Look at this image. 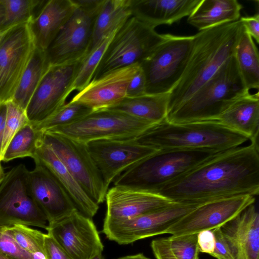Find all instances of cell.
I'll use <instances>...</instances> for the list:
<instances>
[{
	"label": "cell",
	"instance_id": "1",
	"mask_svg": "<svg viewBox=\"0 0 259 259\" xmlns=\"http://www.w3.org/2000/svg\"><path fill=\"white\" fill-rule=\"evenodd\" d=\"M258 193V144L252 142L217 153L155 192L175 202L198 203Z\"/></svg>",
	"mask_w": 259,
	"mask_h": 259
},
{
	"label": "cell",
	"instance_id": "2",
	"mask_svg": "<svg viewBox=\"0 0 259 259\" xmlns=\"http://www.w3.org/2000/svg\"><path fill=\"white\" fill-rule=\"evenodd\" d=\"M244 26L240 20L193 36L191 51L180 79L169 93L167 113L188 100L234 55Z\"/></svg>",
	"mask_w": 259,
	"mask_h": 259
},
{
	"label": "cell",
	"instance_id": "3",
	"mask_svg": "<svg viewBox=\"0 0 259 259\" xmlns=\"http://www.w3.org/2000/svg\"><path fill=\"white\" fill-rule=\"evenodd\" d=\"M136 139L157 150L212 149L223 151L241 146L248 139L214 121L183 123L165 119L154 125Z\"/></svg>",
	"mask_w": 259,
	"mask_h": 259
},
{
	"label": "cell",
	"instance_id": "4",
	"mask_svg": "<svg viewBox=\"0 0 259 259\" xmlns=\"http://www.w3.org/2000/svg\"><path fill=\"white\" fill-rule=\"evenodd\" d=\"M248 92L233 55L191 97L167 113L165 120L172 123L213 120Z\"/></svg>",
	"mask_w": 259,
	"mask_h": 259
},
{
	"label": "cell",
	"instance_id": "5",
	"mask_svg": "<svg viewBox=\"0 0 259 259\" xmlns=\"http://www.w3.org/2000/svg\"><path fill=\"white\" fill-rule=\"evenodd\" d=\"M220 152L212 149L159 150L116 177L114 186L155 193Z\"/></svg>",
	"mask_w": 259,
	"mask_h": 259
},
{
	"label": "cell",
	"instance_id": "6",
	"mask_svg": "<svg viewBox=\"0 0 259 259\" xmlns=\"http://www.w3.org/2000/svg\"><path fill=\"white\" fill-rule=\"evenodd\" d=\"M165 36L136 17L131 16L115 31L92 80L117 69L140 65Z\"/></svg>",
	"mask_w": 259,
	"mask_h": 259
},
{
	"label": "cell",
	"instance_id": "7",
	"mask_svg": "<svg viewBox=\"0 0 259 259\" xmlns=\"http://www.w3.org/2000/svg\"><path fill=\"white\" fill-rule=\"evenodd\" d=\"M193 36L166 34L164 39L141 64L146 94L169 93L180 79L191 51Z\"/></svg>",
	"mask_w": 259,
	"mask_h": 259
},
{
	"label": "cell",
	"instance_id": "8",
	"mask_svg": "<svg viewBox=\"0 0 259 259\" xmlns=\"http://www.w3.org/2000/svg\"><path fill=\"white\" fill-rule=\"evenodd\" d=\"M154 125L122 112L102 109L93 111L71 124L45 132L59 133L86 144L98 140L137 138Z\"/></svg>",
	"mask_w": 259,
	"mask_h": 259
},
{
	"label": "cell",
	"instance_id": "9",
	"mask_svg": "<svg viewBox=\"0 0 259 259\" xmlns=\"http://www.w3.org/2000/svg\"><path fill=\"white\" fill-rule=\"evenodd\" d=\"M28 172L21 163L6 173L0 185V227L21 224L47 230V218L30 192Z\"/></svg>",
	"mask_w": 259,
	"mask_h": 259
},
{
	"label": "cell",
	"instance_id": "10",
	"mask_svg": "<svg viewBox=\"0 0 259 259\" xmlns=\"http://www.w3.org/2000/svg\"><path fill=\"white\" fill-rule=\"evenodd\" d=\"M42 141L94 202L99 205L105 201L108 190L86 144L50 132H42Z\"/></svg>",
	"mask_w": 259,
	"mask_h": 259
},
{
	"label": "cell",
	"instance_id": "11",
	"mask_svg": "<svg viewBox=\"0 0 259 259\" xmlns=\"http://www.w3.org/2000/svg\"><path fill=\"white\" fill-rule=\"evenodd\" d=\"M202 203L173 202L155 211L126 220L104 222L102 232L120 245L165 234L185 215Z\"/></svg>",
	"mask_w": 259,
	"mask_h": 259
},
{
	"label": "cell",
	"instance_id": "12",
	"mask_svg": "<svg viewBox=\"0 0 259 259\" xmlns=\"http://www.w3.org/2000/svg\"><path fill=\"white\" fill-rule=\"evenodd\" d=\"M82 60L49 66L25 110L30 123L43 121L66 104Z\"/></svg>",
	"mask_w": 259,
	"mask_h": 259
},
{
	"label": "cell",
	"instance_id": "13",
	"mask_svg": "<svg viewBox=\"0 0 259 259\" xmlns=\"http://www.w3.org/2000/svg\"><path fill=\"white\" fill-rule=\"evenodd\" d=\"M35 48L28 24L5 32L0 43V103L11 101Z\"/></svg>",
	"mask_w": 259,
	"mask_h": 259
},
{
	"label": "cell",
	"instance_id": "14",
	"mask_svg": "<svg viewBox=\"0 0 259 259\" xmlns=\"http://www.w3.org/2000/svg\"><path fill=\"white\" fill-rule=\"evenodd\" d=\"M86 145L107 190L116 177L159 150L140 143L136 138L98 140Z\"/></svg>",
	"mask_w": 259,
	"mask_h": 259
},
{
	"label": "cell",
	"instance_id": "15",
	"mask_svg": "<svg viewBox=\"0 0 259 259\" xmlns=\"http://www.w3.org/2000/svg\"><path fill=\"white\" fill-rule=\"evenodd\" d=\"M97 16L76 8L70 19L45 51L50 66L82 60L90 53Z\"/></svg>",
	"mask_w": 259,
	"mask_h": 259
},
{
	"label": "cell",
	"instance_id": "16",
	"mask_svg": "<svg viewBox=\"0 0 259 259\" xmlns=\"http://www.w3.org/2000/svg\"><path fill=\"white\" fill-rule=\"evenodd\" d=\"M255 199L253 196L244 195L206 202L183 217L165 234L179 236L221 228L254 204Z\"/></svg>",
	"mask_w": 259,
	"mask_h": 259
},
{
	"label": "cell",
	"instance_id": "17",
	"mask_svg": "<svg viewBox=\"0 0 259 259\" xmlns=\"http://www.w3.org/2000/svg\"><path fill=\"white\" fill-rule=\"evenodd\" d=\"M46 230L72 259H91L103 251L92 219L77 210L48 224Z\"/></svg>",
	"mask_w": 259,
	"mask_h": 259
},
{
	"label": "cell",
	"instance_id": "18",
	"mask_svg": "<svg viewBox=\"0 0 259 259\" xmlns=\"http://www.w3.org/2000/svg\"><path fill=\"white\" fill-rule=\"evenodd\" d=\"M34 168L28 172L29 188L33 199L47 218L48 224L77 210L52 173L39 161L34 160Z\"/></svg>",
	"mask_w": 259,
	"mask_h": 259
},
{
	"label": "cell",
	"instance_id": "19",
	"mask_svg": "<svg viewBox=\"0 0 259 259\" xmlns=\"http://www.w3.org/2000/svg\"><path fill=\"white\" fill-rule=\"evenodd\" d=\"M140 68L136 64L108 72L92 80L69 101L84 105L94 111L106 109L126 96L128 84Z\"/></svg>",
	"mask_w": 259,
	"mask_h": 259
},
{
	"label": "cell",
	"instance_id": "20",
	"mask_svg": "<svg viewBox=\"0 0 259 259\" xmlns=\"http://www.w3.org/2000/svg\"><path fill=\"white\" fill-rule=\"evenodd\" d=\"M105 201L104 222L129 220L175 202L155 193L122 186H113L108 189Z\"/></svg>",
	"mask_w": 259,
	"mask_h": 259
},
{
	"label": "cell",
	"instance_id": "21",
	"mask_svg": "<svg viewBox=\"0 0 259 259\" xmlns=\"http://www.w3.org/2000/svg\"><path fill=\"white\" fill-rule=\"evenodd\" d=\"M76 6L72 0H49L28 24L35 48L45 51L70 19Z\"/></svg>",
	"mask_w": 259,
	"mask_h": 259
},
{
	"label": "cell",
	"instance_id": "22",
	"mask_svg": "<svg viewBox=\"0 0 259 259\" xmlns=\"http://www.w3.org/2000/svg\"><path fill=\"white\" fill-rule=\"evenodd\" d=\"M221 229L233 247L234 259L259 258V214L253 204Z\"/></svg>",
	"mask_w": 259,
	"mask_h": 259
},
{
	"label": "cell",
	"instance_id": "23",
	"mask_svg": "<svg viewBox=\"0 0 259 259\" xmlns=\"http://www.w3.org/2000/svg\"><path fill=\"white\" fill-rule=\"evenodd\" d=\"M33 159L39 161L52 173L79 212L91 219L97 213L99 205L88 196L56 154L43 142L42 138Z\"/></svg>",
	"mask_w": 259,
	"mask_h": 259
},
{
	"label": "cell",
	"instance_id": "24",
	"mask_svg": "<svg viewBox=\"0 0 259 259\" xmlns=\"http://www.w3.org/2000/svg\"><path fill=\"white\" fill-rule=\"evenodd\" d=\"M258 144L259 93L249 92L231 103L213 120Z\"/></svg>",
	"mask_w": 259,
	"mask_h": 259
},
{
	"label": "cell",
	"instance_id": "25",
	"mask_svg": "<svg viewBox=\"0 0 259 259\" xmlns=\"http://www.w3.org/2000/svg\"><path fill=\"white\" fill-rule=\"evenodd\" d=\"M201 0H131L132 16L150 26L171 25L188 16Z\"/></svg>",
	"mask_w": 259,
	"mask_h": 259
},
{
	"label": "cell",
	"instance_id": "26",
	"mask_svg": "<svg viewBox=\"0 0 259 259\" xmlns=\"http://www.w3.org/2000/svg\"><path fill=\"white\" fill-rule=\"evenodd\" d=\"M242 9L237 0H201L187 22L200 31L239 20Z\"/></svg>",
	"mask_w": 259,
	"mask_h": 259
},
{
	"label": "cell",
	"instance_id": "27",
	"mask_svg": "<svg viewBox=\"0 0 259 259\" xmlns=\"http://www.w3.org/2000/svg\"><path fill=\"white\" fill-rule=\"evenodd\" d=\"M168 97L169 93L126 97L106 109L122 112L156 124L166 118Z\"/></svg>",
	"mask_w": 259,
	"mask_h": 259
},
{
	"label": "cell",
	"instance_id": "28",
	"mask_svg": "<svg viewBox=\"0 0 259 259\" xmlns=\"http://www.w3.org/2000/svg\"><path fill=\"white\" fill-rule=\"evenodd\" d=\"M131 5V0H105L95 22L91 51L132 16Z\"/></svg>",
	"mask_w": 259,
	"mask_h": 259
},
{
	"label": "cell",
	"instance_id": "29",
	"mask_svg": "<svg viewBox=\"0 0 259 259\" xmlns=\"http://www.w3.org/2000/svg\"><path fill=\"white\" fill-rule=\"evenodd\" d=\"M49 66L45 51L35 48L11 101L25 111L32 96Z\"/></svg>",
	"mask_w": 259,
	"mask_h": 259
},
{
	"label": "cell",
	"instance_id": "30",
	"mask_svg": "<svg viewBox=\"0 0 259 259\" xmlns=\"http://www.w3.org/2000/svg\"><path fill=\"white\" fill-rule=\"evenodd\" d=\"M234 56L242 80L249 91L259 88V54L253 38L244 27L236 46Z\"/></svg>",
	"mask_w": 259,
	"mask_h": 259
},
{
	"label": "cell",
	"instance_id": "31",
	"mask_svg": "<svg viewBox=\"0 0 259 259\" xmlns=\"http://www.w3.org/2000/svg\"><path fill=\"white\" fill-rule=\"evenodd\" d=\"M42 132L37 131L29 122L16 133L6 148L1 161L8 162L18 158H33L42 140Z\"/></svg>",
	"mask_w": 259,
	"mask_h": 259
},
{
	"label": "cell",
	"instance_id": "32",
	"mask_svg": "<svg viewBox=\"0 0 259 259\" xmlns=\"http://www.w3.org/2000/svg\"><path fill=\"white\" fill-rule=\"evenodd\" d=\"M115 31L102 39L81 61L71 87L70 93L74 91H80L92 80L95 70Z\"/></svg>",
	"mask_w": 259,
	"mask_h": 259
},
{
	"label": "cell",
	"instance_id": "33",
	"mask_svg": "<svg viewBox=\"0 0 259 259\" xmlns=\"http://www.w3.org/2000/svg\"><path fill=\"white\" fill-rule=\"evenodd\" d=\"M6 7V20L0 33L18 25L28 24L34 18V12L45 1L2 0Z\"/></svg>",
	"mask_w": 259,
	"mask_h": 259
},
{
	"label": "cell",
	"instance_id": "34",
	"mask_svg": "<svg viewBox=\"0 0 259 259\" xmlns=\"http://www.w3.org/2000/svg\"><path fill=\"white\" fill-rule=\"evenodd\" d=\"M93 111L84 105L69 102L46 120L32 125L37 131L44 132L56 127L71 124Z\"/></svg>",
	"mask_w": 259,
	"mask_h": 259
},
{
	"label": "cell",
	"instance_id": "35",
	"mask_svg": "<svg viewBox=\"0 0 259 259\" xmlns=\"http://www.w3.org/2000/svg\"><path fill=\"white\" fill-rule=\"evenodd\" d=\"M6 228L23 249L30 253L47 259L45 249V233L21 224L14 225Z\"/></svg>",
	"mask_w": 259,
	"mask_h": 259
},
{
	"label": "cell",
	"instance_id": "36",
	"mask_svg": "<svg viewBox=\"0 0 259 259\" xmlns=\"http://www.w3.org/2000/svg\"><path fill=\"white\" fill-rule=\"evenodd\" d=\"M7 110L0 161L10 141L24 125L29 122L25 111L11 101L7 103Z\"/></svg>",
	"mask_w": 259,
	"mask_h": 259
},
{
	"label": "cell",
	"instance_id": "37",
	"mask_svg": "<svg viewBox=\"0 0 259 259\" xmlns=\"http://www.w3.org/2000/svg\"><path fill=\"white\" fill-rule=\"evenodd\" d=\"M169 247L177 259H198L197 233L167 237Z\"/></svg>",
	"mask_w": 259,
	"mask_h": 259
},
{
	"label": "cell",
	"instance_id": "38",
	"mask_svg": "<svg viewBox=\"0 0 259 259\" xmlns=\"http://www.w3.org/2000/svg\"><path fill=\"white\" fill-rule=\"evenodd\" d=\"M0 251L9 259H45L23 249L8 232L0 227Z\"/></svg>",
	"mask_w": 259,
	"mask_h": 259
},
{
	"label": "cell",
	"instance_id": "39",
	"mask_svg": "<svg viewBox=\"0 0 259 259\" xmlns=\"http://www.w3.org/2000/svg\"><path fill=\"white\" fill-rule=\"evenodd\" d=\"M215 237V245L210 254L217 259H234L233 247L221 228L212 230Z\"/></svg>",
	"mask_w": 259,
	"mask_h": 259
},
{
	"label": "cell",
	"instance_id": "40",
	"mask_svg": "<svg viewBox=\"0 0 259 259\" xmlns=\"http://www.w3.org/2000/svg\"><path fill=\"white\" fill-rule=\"evenodd\" d=\"M146 94V82L145 75L140 68L130 81L126 92V97H136Z\"/></svg>",
	"mask_w": 259,
	"mask_h": 259
},
{
	"label": "cell",
	"instance_id": "41",
	"mask_svg": "<svg viewBox=\"0 0 259 259\" xmlns=\"http://www.w3.org/2000/svg\"><path fill=\"white\" fill-rule=\"evenodd\" d=\"M45 249L47 259H72L48 233L45 235Z\"/></svg>",
	"mask_w": 259,
	"mask_h": 259
},
{
	"label": "cell",
	"instance_id": "42",
	"mask_svg": "<svg viewBox=\"0 0 259 259\" xmlns=\"http://www.w3.org/2000/svg\"><path fill=\"white\" fill-rule=\"evenodd\" d=\"M151 247L156 259H177L170 250L167 238L152 240Z\"/></svg>",
	"mask_w": 259,
	"mask_h": 259
},
{
	"label": "cell",
	"instance_id": "43",
	"mask_svg": "<svg viewBox=\"0 0 259 259\" xmlns=\"http://www.w3.org/2000/svg\"><path fill=\"white\" fill-rule=\"evenodd\" d=\"M197 242L199 252L210 254L215 245V237L212 230H204L198 233Z\"/></svg>",
	"mask_w": 259,
	"mask_h": 259
},
{
	"label": "cell",
	"instance_id": "44",
	"mask_svg": "<svg viewBox=\"0 0 259 259\" xmlns=\"http://www.w3.org/2000/svg\"><path fill=\"white\" fill-rule=\"evenodd\" d=\"M246 31L254 39L257 44L259 43V14L253 16H244L240 18Z\"/></svg>",
	"mask_w": 259,
	"mask_h": 259
},
{
	"label": "cell",
	"instance_id": "45",
	"mask_svg": "<svg viewBox=\"0 0 259 259\" xmlns=\"http://www.w3.org/2000/svg\"><path fill=\"white\" fill-rule=\"evenodd\" d=\"M105 0H72L76 8L98 15Z\"/></svg>",
	"mask_w": 259,
	"mask_h": 259
},
{
	"label": "cell",
	"instance_id": "46",
	"mask_svg": "<svg viewBox=\"0 0 259 259\" xmlns=\"http://www.w3.org/2000/svg\"><path fill=\"white\" fill-rule=\"evenodd\" d=\"M7 103H0V157L7 116Z\"/></svg>",
	"mask_w": 259,
	"mask_h": 259
},
{
	"label": "cell",
	"instance_id": "47",
	"mask_svg": "<svg viewBox=\"0 0 259 259\" xmlns=\"http://www.w3.org/2000/svg\"><path fill=\"white\" fill-rule=\"evenodd\" d=\"M6 7L2 0H0V30L6 20Z\"/></svg>",
	"mask_w": 259,
	"mask_h": 259
},
{
	"label": "cell",
	"instance_id": "48",
	"mask_svg": "<svg viewBox=\"0 0 259 259\" xmlns=\"http://www.w3.org/2000/svg\"><path fill=\"white\" fill-rule=\"evenodd\" d=\"M116 259H150L143 253H138L133 255H128L118 257Z\"/></svg>",
	"mask_w": 259,
	"mask_h": 259
},
{
	"label": "cell",
	"instance_id": "49",
	"mask_svg": "<svg viewBox=\"0 0 259 259\" xmlns=\"http://www.w3.org/2000/svg\"><path fill=\"white\" fill-rule=\"evenodd\" d=\"M6 176L3 167L1 164V161H0V185L3 182Z\"/></svg>",
	"mask_w": 259,
	"mask_h": 259
},
{
	"label": "cell",
	"instance_id": "50",
	"mask_svg": "<svg viewBox=\"0 0 259 259\" xmlns=\"http://www.w3.org/2000/svg\"><path fill=\"white\" fill-rule=\"evenodd\" d=\"M91 259H104V258L102 255V253H99L95 255Z\"/></svg>",
	"mask_w": 259,
	"mask_h": 259
},
{
	"label": "cell",
	"instance_id": "51",
	"mask_svg": "<svg viewBox=\"0 0 259 259\" xmlns=\"http://www.w3.org/2000/svg\"><path fill=\"white\" fill-rule=\"evenodd\" d=\"M0 259H9L5 254L0 251Z\"/></svg>",
	"mask_w": 259,
	"mask_h": 259
},
{
	"label": "cell",
	"instance_id": "52",
	"mask_svg": "<svg viewBox=\"0 0 259 259\" xmlns=\"http://www.w3.org/2000/svg\"><path fill=\"white\" fill-rule=\"evenodd\" d=\"M5 33V32H2V33H0V43L1 42V40L3 38V37L4 36V34Z\"/></svg>",
	"mask_w": 259,
	"mask_h": 259
}]
</instances>
